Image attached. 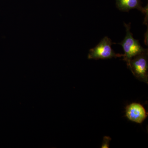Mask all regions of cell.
Here are the masks:
<instances>
[{"instance_id": "6da1fadb", "label": "cell", "mask_w": 148, "mask_h": 148, "mask_svg": "<svg viewBox=\"0 0 148 148\" xmlns=\"http://www.w3.org/2000/svg\"><path fill=\"white\" fill-rule=\"evenodd\" d=\"M124 25L126 29V36L123 40L119 44L121 45L123 48L124 53L123 60L126 61L127 65L132 58L145 52L148 49L142 47L139 41L133 38V35L130 32V23L126 24L124 23Z\"/></svg>"}, {"instance_id": "7a4b0ae2", "label": "cell", "mask_w": 148, "mask_h": 148, "mask_svg": "<svg viewBox=\"0 0 148 148\" xmlns=\"http://www.w3.org/2000/svg\"><path fill=\"white\" fill-rule=\"evenodd\" d=\"M127 65L137 79L148 84V51L132 58Z\"/></svg>"}, {"instance_id": "3957f363", "label": "cell", "mask_w": 148, "mask_h": 148, "mask_svg": "<svg viewBox=\"0 0 148 148\" xmlns=\"http://www.w3.org/2000/svg\"><path fill=\"white\" fill-rule=\"evenodd\" d=\"M113 44L108 37H105L95 47L89 51L88 58L89 59H107L116 58L123 56V54L116 53L113 50L111 46Z\"/></svg>"}, {"instance_id": "277c9868", "label": "cell", "mask_w": 148, "mask_h": 148, "mask_svg": "<svg viewBox=\"0 0 148 148\" xmlns=\"http://www.w3.org/2000/svg\"><path fill=\"white\" fill-rule=\"evenodd\" d=\"M125 116L129 120L136 123H141L147 118V114L141 104L133 103L126 106Z\"/></svg>"}, {"instance_id": "5b68a950", "label": "cell", "mask_w": 148, "mask_h": 148, "mask_svg": "<svg viewBox=\"0 0 148 148\" xmlns=\"http://www.w3.org/2000/svg\"><path fill=\"white\" fill-rule=\"evenodd\" d=\"M117 8L120 10L128 12L132 9H137L143 13L148 12V5L145 8L142 6L141 0H116Z\"/></svg>"}, {"instance_id": "8992f818", "label": "cell", "mask_w": 148, "mask_h": 148, "mask_svg": "<svg viewBox=\"0 0 148 148\" xmlns=\"http://www.w3.org/2000/svg\"><path fill=\"white\" fill-rule=\"evenodd\" d=\"M111 141L110 137L109 136H105L103 138L101 148H108L110 147V143Z\"/></svg>"}]
</instances>
